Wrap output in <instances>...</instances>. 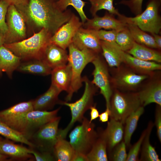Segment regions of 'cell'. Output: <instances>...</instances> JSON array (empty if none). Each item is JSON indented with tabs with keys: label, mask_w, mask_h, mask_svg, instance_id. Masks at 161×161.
Segmentation results:
<instances>
[{
	"label": "cell",
	"mask_w": 161,
	"mask_h": 161,
	"mask_svg": "<svg viewBox=\"0 0 161 161\" xmlns=\"http://www.w3.org/2000/svg\"><path fill=\"white\" fill-rule=\"evenodd\" d=\"M56 0H28L27 5L17 10L25 21L27 30L32 35L44 28L53 35L70 19L69 10L63 11L57 7Z\"/></svg>",
	"instance_id": "1"
},
{
	"label": "cell",
	"mask_w": 161,
	"mask_h": 161,
	"mask_svg": "<svg viewBox=\"0 0 161 161\" xmlns=\"http://www.w3.org/2000/svg\"><path fill=\"white\" fill-rule=\"evenodd\" d=\"M52 34L43 28L31 36L21 41L3 45L19 57L21 61L41 60L45 47L49 43Z\"/></svg>",
	"instance_id": "2"
},
{
	"label": "cell",
	"mask_w": 161,
	"mask_h": 161,
	"mask_svg": "<svg viewBox=\"0 0 161 161\" xmlns=\"http://www.w3.org/2000/svg\"><path fill=\"white\" fill-rule=\"evenodd\" d=\"M68 48V63L71 68L72 79L65 98L66 102L70 101L74 93L81 87L83 82L81 75L83 70L86 65L92 62L98 54L89 49H79L72 43Z\"/></svg>",
	"instance_id": "3"
},
{
	"label": "cell",
	"mask_w": 161,
	"mask_h": 161,
	"mask_svg": "<svg viewBox=\"0 0 161 161\" xmlns=\"http://www.w3.org/2000/svg\"><path fill=\"white\" fill-rule=\"evenodd\" d=\"M142 106L137 92H124L115 89L110 101V119L124 124L127 117Z\"/></svg>",
	"instance_id": "4"
},
{
	"label": "cell",
	"mask_w": 161,
	"mask_h": 161,
	"mask_svg": "<svg viewBox=\"0 0 161 161\" xmlns=\"http://www.w3.org/2000/svg\"><path fill=\"white\" fill-rule=\"evenodd\" d=\"M85 84L83 93L81 97L73 103L63 102L62 105L68 106L70 109L71 119L66 127L64 129H59L58 135L65 138L75 123L81 122L85 112L93 105L94 97L96 92L94 85L86 76L82 78Z\"/></svg>",
	"instance_id": "5"
},
{
	"label": "cell",
	"mask_w": 161,
	"mask_h": 161,
	"mask_svg": "<svg viewBox=\"0 0 161 161\" xmlns=\"http://www.w3.org/2000/svg\"><path fill=\"white\" fill-rule=\"evenodd\" d=\"M160 0H149L145 10L133 17L121 15L118 19L127 24L135 25L142 30L158 34L161 29V20L159 14Z\"/></svg>",
	"instance_id": "6"
},
{
	"label": "cell",
	"mask_w": 161,
	"mask_h": 161,
	"mask_svg": "<svg viewBox=\"0 0 161 161\" xmlns=\"http://www.w3.org/2000/svg\"><path fill=\"white\" fill-rule=\"evenodd\" d=\"M81 124L75 127L69 135V143L75 152L86 155L89 152L98 137L95 125L84 117Z\"/></svg>",
	"instance_id": "7"
},
{
	"label": "cell",
	"mask_w": 161,
	"mask_h": 161,
	"mask_svg": "<svg viewBox=\"0 0 161 161\" xmlns=\"http://www.w3.org/2000/svg\"><path fill=\"white\" fill-rule=\"evenodd\" d=\"M60 108L50 111L35 110L30 111L11 128L21 133L29 140L40 127L57 117Z\"/></svg>",
	"instance_id": "8"
},
{
	"label": "cell",
	"mask_w": 161,
	"mask_h": 161,
	"mask_svg": "<svg viewBox=\"0 0 161 161\" xmlns=\"http://www.w3.org/2000/svg\"><path fill=\"white\" fill-rule=\"evenodd\" d=\"M61 119V117L57 116L42 126L31 136L29 140L34 145L33 148L39 151L53 154Z\"/></svg>",
	"instance_id": "9"
},
{
	"label": "cell",
	"mask_w": 161,
	"mask_h": 161,
	"mask_svg": "<svg viewBox=\"0 0 161 161\" xmlns=\"http://www.w3.org/2000/svg\"><path fill=\"white\" fill-rule=\"evenodd\" d=\"M6 20L7 30L4 34V44L14 43L27 38V28L25 21L14 5L9 6Z\"/></svg>",
	"instance_id": "10"
},
{
	"label": "cell",
	"mask_w": 161,
	"mask_h": 161,
	"mask_svg": "<svg viewBox=\"0 0 161 161\" xmlns=\"http://www.w3.org/2000/svg\"><path fill=\"white\" fill-rule=\"evenodd\" d=\"M94 67L92 83L100 89L106 101V108L109 109L110 101L113 90L111 78L105 62L97 54L92 62Z\"/></svg>",
	"instance_id": "11"
},
{
	"label": "cell",
	"mask_w": 161,
	"mask_h": 161,
	"mask_svg": "<svg viewBox=\"0 0 161 161\" xmlns=\"http://www.w3.org/2000/svg\"><path fill=\"white\" fill-rule=\"evenodd\" d=\"M120 69L111 80L115 89L122 91L134 92L150 76L137 73L131 69Z\"/></svg>",
	"instance_id": "12"
},
{
	"label": "cell",
	"mask_w": 161,
	"mask_h": 161,
	"mask_svg": "<svg viewBox=\"0 0 161 161\" xmlns=\"http://www.w3.org/2000/svg\"><path fill=\"white\" fill-rule=\"evenodd\" d=\"M82 25L79 18L73 13L69 20L52 35L49 42L66 49L72 43V38L78 30Z\"/></svg>",
	"instance_id": "13"
},
{
	"label": "cell",
	"mask_w": 161,
	"mask_h": 161,
	"mask_svg": "<svg viewBox=\"0 0 161 161\" xmlns=\"http://www.w3.org/2000/svg\"><path fill=\"white\" fill-rule=\"evenodd\" d=\"M72 43L80 49H89L98 54L101 51L100 40L96 30L81 27L73 37Z\"/></svg>",
	"instance_id": "14"
},
{
	"label": "cell",
	"mask_w": 161,
	"mask_h": 161,
	"mask_svg": "<svg viewBox=\"0 0 161 161\" xmlns=\"http://www.w3.org/2000/svg\"><path fill=\"white\" fill-rule=\"evenodd\" d=\"M124 125L119 121L110 119V120L107 122V127L105 129H100L97 131L99 135L106 143L107 154L123 140Z\"/></svg>",
	"instance_id": "15"
},
{
	"label": "cell",
	"mask_w": 161,
	"mask_h": 161,
	"mask_svg": "<svg viewBox=\"0 0 161 161\" xmlns=\"http://www.w3.org/2000/svg\"><path fill=\"white\" fill-rule=\"evenodd\" d=\"M114 16L107 12L103 17L96 15L92 19L88 18L82 26L85 28L96 30L101 29L119 30L127 26V24L116 19Z\"/></svg>",
	"instance_id": "16"
},
{
	"label": "cell",
	"mask_w": 161,
	"mask_h": 161,
	"mask_svg": "<svg viewBox=\"0 0 161 161\" xmlns=\"http://www.w3.org/2000/svg\"><path fill=\"white\" fill-rule=\"evenodd\" d=\"M118 51L123 63L126 64L137 73L150 75L154 71L160 70L161 69V65L159 63L137 58L122 50L119 47Z\"/></svg>",
	"instance_id": "17"
},
{
	"label": "cell",
	"mask_w": 161,
	"mask_h": 161,
	"mask_svg": "<svg viewBox=\"0 0 161 161\" xmlns=\"http://www.w3.org/2000/svg\"><path fill=\"white\" fill-rule=\"evenodd\" d=\"M33 110L32 100L19 103L0 111V119L10 127Z\"/></svg>",
	"instance_id": "18"
},
{
	"label": "cell",
	"mask_w": 161,
	"mask_h": 161,
	"mask_svg": "<svg viewBox=\"0 0 161 161\" xmlns=\"http://www.w3.org/2000/svg\"><path fill=\"white\" fill-rule=\"evenodd\" d=\"M41 60L52 69L66 64L68 54L66 49L49 42L45 49Z\"/></svg>",
	"instance_id": "19"
},
{
	"label": "cell",
	"mask_w": 161,
	"mask_h": 161,
	"mask_svg": "<svg viewBox=\"0 0 161 161\" xmlns=\"http://www.w3.org/2000/svg\"><path fill=\"white\" fill-rule=\"evenodd\" d=\"M137 93L143 106L153 103L161 106V82L160 79L151 80Z\"/></svg>",
	"instance_id": "20"
},
{
	"label": "cell",
	"mask_w": 161,
	"mask_h": 161,
	"mask_svg": "<svg viewBox=\"0 0 161 161\" xmlns=\"http://www.w3.org/2000/svg\"><path fill=\"white\" fill-rule=\"evenodd\" d=\"M61 92L51 84L45 92L32 100L33 110L48 111L52 109L56 104H62L63 101L59 100L58 97Z\"/></svg>",
	"instance_id": "21"
},
{
	"label": "cell",
	"mask_w": 161,
	"mask_h": 161,
	"mask_svg": "<svg viewBox=\"0 0 161 161\" xmlns=\"http://www.w3.org/2000/svg\"><path fill=\"white\" fill-rule=\"evenodd\" d=\"M10 140L0 138V154L7 156L11 159L23 160L32 157L30 148L15 144Z\"/></svg>",
	"instance_id": "22"
},
{
	"label": "cell",
	"mask_w": 161,
	"mask_h": 161,
	"mask_svg": "<svg viewBox=\"0 0 161 161\" xmlns=\"http://www.w3.org/2000/svg\"><path fill=\"white\" fill-rule=\"evenodd\" d=\"M51 84L61 92L68 91L72 79V71L69 64L57 67L52 70Z\"/></svg>",
	"instance_id": "23"
},
{
	"label": "cell",
	"mask_w": 161,
	"mask_h": 161,
	"mask_svg": "<svg viewBox=\"0 0 161 161\" xmlns=\"http://www.w3.org/2000/svg\"><path fill=\"white\" fill-rule=\"evenodd\" d=\"M21 61V58L14 54L3 45L0 47V75L6 73L11 78Z\"/></svg>",
	"instance_id": "24"
},
{
	"label": "cell",
	"mask_w": 161,
	"mask_h": 161,
	"mask_svg": "<svg viewBox=\"0 0 161 161\" xmlns=\"http://www.w3.org/2000/svg\"><path fill=\"white\" fill-rule=\"evenodd\" d=\"M52 69L42 60L33 59L21 61L16 70L24 73L46 76Z\"/></svg>",
	"instance_id": "25"
},
{
	"label": "cell",
	"mask_w": 161,
	"mask_h": 161,
	"mask_svg": "<svg viewBox=\"0 0 161 161\" xmlns=\"http://www.w3.org/2000/svg\"><path fill=\"white\" fill-rule=\"evenodd\" d=\"M154 126V123L152 121H150L148 123L146 128V133L140 149V155L139 161H161L155 147L151 145L150 141L151 134Z\"/></svg>",
	"instance_id": "26"
},
{
	"label": "cell",
	"mask_w": 161,
	"mask_h": 161,
	"mask_svg": "<svg viewBox=\"0 0 161 161\" xmlns=\"http://www.w3.org/2000/svg\"><path fill=\"white\" fill-rule=\"evenodd\" d=\"M152 49L135 42L132 48L126 52L143 60L160 63L161 62L160 53Z\"/></svg>",
	"instance_id": "27"
},
{
	"label": "cell",
	"mask_w": 161,
	"mask_h": 161,
	"mask_svg": "<svg viewBox=\"0 0 161 161\" xmlns=\"http://www.w3.org/2000/svg\"><path fill=\"white\" fill-rule=\"evenodd\" d=\"M101 51L108 65L111 67L117 68L123 63L118 51L119 47L116 43L111 44L100 40Z\"/></svg>",
	"instance_id": "28"
},
{
	"label": "cell",
	"mask_w": 161,
	"mask_h": 161,
	"mask_svg": "<svg viewBox=\"0 0 161 161\" xmlns=\"http://www.w3.org/2000/svg\"><path fill=\"white\" fill-rule=\"evenodd\" d=\"M144 107H140L126 119L124 124L123 141L127 148L131 146V141L132 134L137 126L139 119L144 112Z\"/></svg>",
	"instance_id": "29"
},
{
	"label": "cell",
	"mask_w": 161,
	"mask_h": 161,
	"mask_svg": "<svg viewBox=\"0 0 161 161\" xmlns=\"http://www.w3.org/2000/svg\"><path fill=\"white\" fill-rule=\"evenodd\" d=\"M75 151L69 142L58 136L53 154L58 161H72Z\"/></svg>",
	"instance_id": "30"
},
{
	"label": "cell",
	"mask_w": 161,
	"mask_h": 161,
	"mask_svg": "<svg viewBox=\"0 0 161 161\" xmlns=\"http://www.w3.org/2000/svg\"><path fill=\"white\" fill-rule=\"evenodd\" d=\"M127 26L136 43L150 48L158 49L152 36L142 30L135 25L127 24Z\"/></svg>",
	"instance_id": "31"
},
{
	"label": "cell",
	"mask_w": 161,
	"mask_h": 161,
	"mask_svg": "<svg viewBox=\"0 0 161 161\" xmlns=\"http://www.w3.org/2000/svg\"><path fill=\"white\" fill-rule=\"evenodd\" d=\"M86 156L89 161H108L106 143L99 135L97 139Z\"/></svg>",
	"instance_id": "32"
},
{
	"label": "cell",
	"mask_w": 161,
	"mask_h": 161,
	"mask_svg": "<svg viewBox=\"0 0 161 161\" xmlns=\"http://www.w3.org/2000/svg\"><path fill=\"white\" fill-rule=\"evenodd\" d=\"M0 134L10 140L24 143L30 148L34 147V145L21 133L13 129L0 119Z\"/></svg>",
	"instance_id": "33"
},
{
	"label": "cell",
	"mask_w": 161,
	"mask_h": 161,
	"mask_svg": "<svg viewBox=\"0 0 161 161\" xmlns=\"http://www.w3.org/2000/svg\"><path fill=\"white\" fill-rule=\"evenodd\" d=\"M135 42L127 26L118 31L115 42L122 50L126 52L132 48Z\"/></svg>",
	"instance_id": "34"
},
{
	"label": "cell",
	"mask_w": 161,
	"mask_h": 161,
	"mask_svg": "<svg viewBox=\"0 0 161 161\" xmlns=\"http://www.w3.org/2000/svg\"><path fill=\"white\" fill-rule=\"evenodd\" d=\"M88 0L91 4L90 11L93 17L96 15L97 11L102 9L106 10L109 13L118 17L121 15L114 6V0Z\"/></svg>",
	"instance_id": "35"
},
{
	"label": "cell",
	"mask_w": 161,
	"mask_h": 161,
	"mask_svg": "<svg viewBox=\"0 0 161 161\" xmlns=\"http://www.w3.org/2000/svg\"><path fill=\"white\" fill-rule=\"evenodd\" d=\"M86 3L82 0H58L56 1L57 7L63 11L66 10L68 6H72L79 14L83 24L88 19L83 10Z\"/></svg>",
	"instance_id": "36"
},
{
	"label": "cell",
	"mask_w": 161,
	"mask_h": 161,
	"mask_svg": "<svg viewBox=\"0 0 161 161\" xmlns=\"http://www.w3.org/2000/svg\"><path fill=\"white\" fill-rule=\"evenodd\" d=\"M126 148V144L122 140L108 154V159L112 161H126L127 157Z\"/></svg>",
	"instance_id": "37"
},
{
	"label": "cell",
	"mask_w": 161,
	"mask_h": 161,
	"mask_svg": "<svg viewBox=\"0 0 161 161\" xmlns=\"http://www.w3.org/2000/svg\"><path fill=\"white\" fill-rule=\"evenodd\" d=\"M147 132L146 128L143 131L138 141L130 147L126 161H139V155L141 145Z\"/></svg>",
	"instance_id": "38"
},
{
	"label": "cell",
	"mask_w": 161,
	"mask_h": 161,
	"mask_svg": "<svg viewBox=\"0 0 161 161\" xmlns=\"http://www.w3.org/2000/svg\"><path fill=\"white\" fill-rule=\"evenodd\" d=\"M118 31L115 30H96V32L100 40L113 44L116 43V37Z\"/></svg>",
	"instance_id": "39"
},
{
	"label": "cell",
	"mask_w": 161,
	"mask_h": 161,
	"mask_svg": "<svg viewBox=\"0 0 161 161\" xmlns=\"http://www.w3.org/2000/svg\"><path fill=\"white\" fill-rule=\"evenodd\" d=\"M9 5L3 0H0V30L4 34L7 30L6 17Z\"/></svg>",
	"instance_id": "40"
},
{
	"label": "cell",
	"mask_w": 161,
	"mask_h": 161,
	"mask_svg": "<svg viewBox=\"0 0 161 161\" xmlns=\"http://www.w3.org/2000/svg\"><path fill=\"white\" fill-rule=\"evenodd\" d=\"M30 153L33 155L36 161H53L56 160L53 154L36 150L30 148Z\"/></svg>",
	"instance_id": "41"
},
{
	"label": "cell",
	"mask_w": 161,
	"mask_h": 161,
	"mask_svg": "<svg viewBox=\"0 0 161 161\" xmlns=\"http://www.w3.org/2000/svg\"><path fill=\"white\" fill-rule=\"evenodd\" d=\"M143 0H123L119 2L128 7L131 11L136 15L142 12V4Z\"/></svg>",
	"instance_id": "42"
},
{
	"label": "cell",
	"mask_w": 161,
	"mask_h": 161,
	"mask_svg": "<svg viewBox=\"0 0 161 161\" xmlns=\"http://www.w3.org/2000/svg\"><path fill=\"white\" fill-rule=\"evenodd\" d=\"M154 125L155 126L157 137L160 143L161 142V106L157 105L155 113Z\"/></svg>",
	"instance_id": "43"
},
{
	"label": "cell",
	"mask_w": 161,
	"mask_h": 161,
	"mask_svg": "<svg viewBox=\"0 0 161 161\" xmlns=\"http://www.w3.org/2000/svg\"><path fill=\"white\" fill-rule=\"evenodd\" d=\"M9 5H14L17 9L27 4L28 0H3Z\"/></svg>",
	"instance_id": "44"
},
{
	"label": "cell",
	"mask_w": 161,
	"mask_h": 161,
	"mask_svg": "<svg viewBox=\"0 0 161 161\" xmlns=\"http://www.w3.org/2000/svg\"><path fill=\"white\" fill-rule=\"evenodd\" d=\"M110 114V111L109 109L106 108L105 111L99 114V120L102 123H106L109 121Z\"/></svg>",
	"instance_id": "45"
},
{
	"label": "cell",
	"mask_w": 161,
	"mask_h": 161,
	"mask_svg": "<svg viewBox=\"0 0 161 161\" xmlns=\"http://www.w3.org/2000/svg\"><path fill=\"white\" fill-rule=\"evenodd\" d=\"M90 109V119L89 122L91 123L92 121L95 120L99 117V112L96 108L95 105L92 106L89 109Z\"/></svg>",
	"instance_id": "46"
},
{
	"label": "cell",
	"mask_w": 161,
	"mask_h": 161,
	"mask_svg": "<svg viewBox=\"0 0 161 161\" xmlns=\"http://www.w3.org/2000/svg\"><path fill=\"white\" fill-rule=\"evenodd\" d=\"M72 161H89L86 155L75 152Z\"/></svg>",
	"instance_id": "47"
},
{
	"label": "cell",
	"mask_w": 161,
	"mask_h": 161,
	"mask_svg": "<svg viewBox=\"0 0 161 161\" xmlns=\"http://www.w3.org/2000/svg\"><path fill=\"white\" fill-rule=\"evenodd\" d=\"M155 42L157 45L158 49H160L161 48V37L158 34H152Z\"/></svg>",
	"instance_id": "48"
},
{
	"label": "cell",
	"mask_w": 161,
	"mask_h": 161,
	"mask_svg": "<svg viewBox=\"0 0 161 161\" xmlns=\"http://www.w3.org/2000/svg\"><path fill=\"white\" fill-rule=\"evenodd\" d=\"M4 34L0 30V47L4 43Z\"/></svg>",
	"instance_id": "49"
},
{
	"label": "cell",
	"mask_w": 161,
	"mask_h": 161,
	"mask_svg": "<svg viewBox=\"0 0 161 161\" xmlns=\"http://www.w3.org/2000/svg\"><path fill=\"white\" fill-rule=\"evenodd\" d=\"M8 156L5 155L0 154V161H9L10 160Z\"/></svg>",
	"instance_id": "50"
},
{
	"label": "cell",
	"mask_w": 161,
	"mask_h": 161,
	"mask_svg": "<svg viewBox=\"0 0 161 161\" xmlns=\"http://www.w3.org/2000/svg\"><path fill=\"white\" fill-rule=\"evenodd\" d=\"M57 0V1H58V0Z\"/></svg>",
	"instance_id": "51"
},
{
	"label": "cell",
	"mask_w": 161,
	"mask_h": 161,
	"mask_svg": "<svg viewBox=\"0 0 161 161\" xmlns=\"http://www.w3.org/2000/svg\"><path fill=\"white\" fill-rule=\"evenodd\" d=\"M1 137H0V138Z\"/></svg>",
	"instance_id": "52"
}]
</instances>
